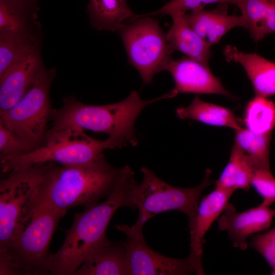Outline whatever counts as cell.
Wrapping results in <instances>:
<instances>
[{
  "instance_id": "16",
  "label": "cell",
  "mask_w": 275,
  "mask_h": 275,
  "mask_svg": "<svg viewBox=\"0 0 275 275\" xmlns=\"http://www.w3.org/2000/svg\"><path fill=\"white\" fill-rule=\"evenodd\" d=\"M226 60L240 64L250 79L255 96L275 95V63L256 53H245L236 47L226 46L223 50Z\"/></svg>"
},
{
  "instance_id": "7",
  "label": "cell",
  "mask_w": 275,
  "mask_h": 275,
  "mask_svg": "<svg viewBox=\"0 0 275 275\" xmlns=\"http://www.w3.org/2000/svg\"><path fill=\"white\" fill-rule=\"evenodd\" d=\"M54 69L43 66L22 98L10 108L0 111V124L15 133L32 151L43 146L53 109L49 90Z\"/></svg>"
},
{
  "instance_id": "26",
  "label": "cell",
  "mask_w": 275,
  "mask_h": 275,
  "mask_svg": "<svg viewBox=\"0 0 275 275\" xmlns=\"http://www.w3.org/2000/svg\"><path fill=\"white\" fill-rule=\"evenodd\" d=\"M235 131L234 141L251 158L255 168L270 169L271 134H257L242 127Z\"/></svg>"
},
{
  "instance_id": "11",
  "label": "cell",
  "mask_w": 275,
  "mask_h": 275,
  "mask_svg": "<svg viewBox=\"0 0 275 275\" xmlns=\"http://www.w3.org/2000/svg\"><path fill=\"white\" fill-rule=\"evenodd\" d=\"M175 83L171 91L174 97L180 93L218 94L235 100L223 86L220 79L210 71L208 65L187 57L174 60L167 68Z\"/></svg>"
},
{
  "instance_id": "17",
  "label": "cell",
  "mask_w": 275,
  "mask_h": 275,
  "mask_svg": "<svg viewBox=\"0 0 275 275\" xmlns=\"http://www.w3.org/2000/svg\"><path fill=\"white\" fill-rule=\"evenodd\" d=\"M73 275H131L124 241L108 240L91 253Z\"/></svg>"
},
{
  "instance_id": "10",
  "label": "cell",
  "mask_w": 275,
  "mask_h": 275,
  "mask_svg": "<svg viewBox=\"0 0 275 275\" xmlns=\"http://www.w3.org/2000/svg\"><path fill=\"white\" fill-rule=\"evenodd\" d=\"M115 227L126 236L124 241L131 275L204 274L202 261L190 253L185 258L162 255L147 244L142 228L127 225Z\"/></svg>"
},
{
  "instance_id": "4",
  "label": "cell",
  "mask_w": 275,
  "mask_h": 275,
  "mask_svg": "<svg viewBox=\"0 0 275 275\" xmlns=\"http://www.w3.org/2000/svg\"><path fill=\"white\" fill-rule=\"evenodd\" d=\"M51 163L14 169L0 182V253L8 251L38 207Z\"/></svg>"
},
{
  "instance_id": "14",
  "label": "cell",
  "mask_w": 275,
  "mask_h": 275,
  "mask_svg": "<svg viewBox=\"0 0 275 275\" xmlns=\"http://www.w3.org/2000/svg\"><path fill=\"white\" fill-rule=\"evenodd\" d=\"M184 19L210 46L219 42L222 37L235 27L244 28L241 15H230L227 4L220 3L214 9H203L182 15Z\"/></svg>"
},
{
  "instance_id": "18",
  "label": "cell",
  "mask_w": 275,
  "mask_h": 275,
  "mask_svg": "<svg viewBox=\"0 0 275 275\" xmlns=\"http://www.w3.org/2000/svg\"><path fill=\"white\" fill-rule=\"evenodd\" d=\"M172 19L173 24L166 33L172 51H180L190 59L208 65L211 46L191 28L182 15Z\"/></svg>"
},
{
  "instance_id": "20",
  "label": "cell",
  "mask_w": 275,
  "mask_h": 275,
  "mask_svg": "<svg viewBox=\"0 0 275 275\" xmlns=\"http://www.w3.org/2000/svg\"><path fill=\"white\" fill-rule=\"evenodd\" d=\"M87 12L94 28L116 32L136 15L126 0H89Z\"/></svg>"
},
{
  "instance_id": "28",
  "label": "cell",
  "mask_w": 275,
  "mask_h": 275,
  "mask_svg": "<svg viewBox=\"0 0 275 275\" xmlns=\"http://www.w3.org/2000/svg\"><path fill=\"white\" fill-rule=\"evenodd\" d=\"M251 186L262 198V204L270 206L275 203V177L270 169H255Z\"/></svg>"
},
{
  "instance_id": "19",
  "label": "cell",
  "mask_w": 275,
  "mask_h": 275,
  "mask_svg": "<svg viewBox=\"0 0 275 275\" xmlns=\"http://www.w3.org/2000/svg\"><path fill=\"white\" fill-rule=\"evenodd\" d=\"M178 118L193 119L215 126L229 127L236 130L242 127L243 120L234 111L223 106L207 102L196 95L187 106L178 107L176 110Z\"/></svg>"
},
{
  "instance_id": "30",
  "label": "cell",
  "mask_w": 275,
  "mask_h": 275,
  "mask_svg": "<svg viewBox=\"0 0 275 275\" xmlns=\"http://www.w3.org/2000/svg\"><path fill=\"white\" fill-rule=\"evenodd\" d=\"M250 245L264 258L271 269L275 268V228L252 235Z\"/></svg>"
},
{
  "instance_id": "15",
  "label": "cell",
  "mask_w": 275,
  "mask_h": 275,
  "mask_svg": "<svg viewBox=\"0 0 275 275\" xmlns=\"http://www.w3.org/2000/svg\"><path fill=\"white\" fill-rule=\"evenodd\" d=\"M233 191L215 187L199 203L190 230V253L202 260L204 237L214 222L220 216Z\"/></svg>"
},
{
  "instance_id": "6",
  "label": "cell",
  "mask_w": 275,
  "mask_h": 275,
  "mask_svg": "<svg viewBox=\"0 0 275 275\" xmlns=\"http://www.w3.org/2000/svg\"><path fill=\"white\" fill-rule=\"evenodd\" d=\"M116 148H119L118 144L108 137L100 141L76 128L48 129L45 142L40 147L21 155L0 156L1 168L3 173H7L15 169L38 164L85 163L96 159L105 149Z\"/></svg>"
},
{
  "instance_id": "32",
  "label": "cell",
  "mask_w": 275,
  "mask_h": 275,
  "mask_svg": "<svg viewBox=\"0 0 275 275\" xmlns=\"http://www.w3.org/2000/svg\"><path fill=\"white\" fill-rule=\"evenodd\" d=\"M23 2L34 7H37L36 3L38 0H20Z\"/></svg>"
},
{
  "instance_id": "29",
  "label": "cell",
  "mask_w": 275,
  "mask_h": 275,
  "mask_svg": "<svg viewBox=\"0 0 275 275\" xmlns=\"http://www.w3.org/2000/svg\"><path fill=\"white\" fill-rule=\"evenodd\" d=\"M31 151L15 133L0 124V156H19Z\"/></svg>"
},
{
  "instance_id": "13",
  "label": "cell",
  "mask_w": 275,
  "mask_h": 275,
  "mask_svg": "<svg viewBox=\"0 0 275 275\" xmlns=\"http://www.w3.org/2000/svg\"><path fill=\"white\" fill-rule=\"evenodd\" d=\"M43 66L40 45L0 78V111L10 108L22 98Z\"/></svg>"
},
{
  "instance_id": "3",
  "label": "cell",
  "mask_w": 275,
  "mask_h": 275,
  "mask_svg": "<svg viewBox=\"0 0 275 275\" xmlns=\"http://www.w3.org/2000/svg\"><path fill=\"white\" fill-rule=\"evenodd\" d=\"M173 97L170 91L145 100L133 90L121 101L98 105L83 103L74 96L67 97L63 99L61 108L53 109L52 126L50 130L76 128L102 132L115 141L119 148L128 145L136 146L138 140L134 125L141 112L152 103Z\"/></svg>"
},
{
  "instance_id": "2",
  "label": "cell",
  "mask_w": 275,
  "mask_h": 275,
  "mask_svg": "<svg viewBox=\"0 0 275 275\" xmlns=\"http://www.w3.org/2000/svg\"><path fill=\"white\" fill-rule=\"evenodd\" d=\"M125 170L115 168L101 154L85 163H51L41 185L38 206L45 205L64 216L74 206L89 208L112 192Z\"/></svg>"
},
{
  "instance_id": "1",
  "label": "cell",
  "mask_w": 275,
  "mask_h": 275,
  "mask_svg": "<svg viewBox=\"0 0 275 275\" xmlns=\"http://www.w3.org/2000/svg\"><path fill=\"white\" fill-rule=\"evenodd\" d=\"M137 184L134 172L125 166L121 177L103 202L75 213L62 245L50 255L49 274L73 275L91 253L109 240L106 230L117 210L122 207L134 209L132 196Z\"/></svg>"
},
{
  "instance_id": "31",
  "label": "cell",
  "mask_w": 275,
  "mask_h": 275,
  "mask_svg": "<svg viewBox=\"0 0 275 275\" xmlns=\"http://www.w3.org/2000/svg\"><path fill=\"white\" fill-rule=\"evenodd\" d=\"M266 34L275 33V0H271L265 21Z\"/></svg>"
},
{
  "instance_id": "5",
  "label": "cell",
  "mask_w": 275,
  "mask_h": 275,
  "mask_svg": "<svg viewBox=\"0 0 275 275\" xmlns=\"http://www.w3.org/2000/svg\"><path fill=\"white\" fill-rule=\"evenodd\" d=\"M63 214L41 205L10 249L0 253V275L49 274L50 243Z\"/></svg>"
},
{
  "instance_id": "24",
  "label": "cell",
  "mask_w": 275,
  "mask_h": 275,
  "mask_svg": "<svg viewBox=\"0 0 275 275\" xmlns=\"http://www.w3.org/2000/svg\"><path fill=\"white\" fill-rule=\"evenodd\" d=\"M243 124L251 132L272 134L275 128V102L266 97L255 96L246 104Z\"/></svg>"
},
{
  "instance_id": "9",
  "label": "cell",
  "mask_w": 275,
  "mask_h": 275,
  "mask_svg": "<svg viewBox=\"0 0 275 275\" xmlns=\"http://www.w3.org/2000/svg\"><path fill=\"white\" fill-rule=\"evenodd\" d=\"M121 36L128 61L139 72L144 84L166 70L173 61L166 33L150 16L136 15L117 32Z\"/></svg>"
},
{
  "instance_id": "27",
  "label": "cell",
  "mask_w": 275,
  "mask_h": 275,
  "mask_svg": "<svg viewBox=\"0 0 275 275\" xmlns=\"http://www.w3.org/2000/svg\"><path fill=\"white\" fill-rule=\"evenodd\" d=\"M232 0H172L160 9L144 14L147 16L169 15L172 18L181 16L188 11H196L204 9L205 6L213 3L232 4Z\"/></svg>"
},
{
  "instance_id": "22",
  "label": "cell",
  "mask_w": 275,
  "mask_h": 275,
  "mask_svg": "<svg viewBox=\"0 0 275 275\" xmlns=\"http://www.w3.org/2000/svg\"><path fill=\"white\" fill-rule=\"evenodd\" d=\"M37 7L20 0H0V34L27 35L37 33Z\"/></svg>"
},
{
  "instance_id": "25",
  "label": "cell",
  "mask_w": 275,
  "mask_h": 275,
  "mask_svg": "<svg viewBox=\"0 0 275 275\" xmlns=\"http://www.w3.org/2000/svg\"><path fill=\"white\" fill-rule=\"evenodd\" d=\"M271 0H232L241 12L244 28L255 41L262 40L266 35L265 21Z\"/></svg>"
},
{
  "instance_id": "33",
  "label": "cell",
  "mask_w": 275,
  "mask_h": 275,
  "mask_svg": "<svg viewBox=\"0 0 275 275\" xmlns=\"http://www.w3.org/2000/svg\"><path fill=\"white\" fill-rule=\"evenodd\" d=\"M270 274L275 275V268L272 269L271 271L270 272Z\"/></svg>"
},
{
  "instance_id": "12",
  "label": "cell",
  "mask_w": 275,
  "mask_h": 275,
  "mask_svg": "<svg viewBox=\"0 0 275 275\" xmlns=\"http://www.w3.org/2000/svg\"><path fill=\"white\" fill-rule=\"evenodd\" d=\"M274 216L275 209L262 203L238 212L229 202L218 218V228L227 231L235 248L245 250L248 238L269 229Z\"/></svg>"
},
{
  "instance_id": "21",
  "label": "cell",
  "mask_w": 275,
  "mask_h": 275,
  "mask_svg": "<svg viewBox=\"0 0 275 275\" xmlns=\"http://www.w3.org/2000/svg\"><path fill=\"white\" fill-rule=\"evenodd\" d=\"M255 169L251 158L234 141L229 160L215 181V187L233 192L237 189L249 191Z\"/></svg>"
},
{
  "instance_id": "8",
  "label": "cell",
  "mask_w": 275,
  "mask_h": 275,
  "mask_svg": "<svg viewBox=\"0 0 275 275\" xmlns=\"http://www.w3.org/2000/svg\"><path fill=\"white\" fill-rule=\"evenodd\" d=\"M141 171L143 179L135 186L132 196L135 208L139 209V216L133 226L143 228L147 221L156 215L171 210H177L186 214L190 225L195 218L203 190L211 184V170H205L202 182L189 188L171 185L158 177L147 167Z\"/></svg>"
},
{
  "instance_id": "23",
  "label": "cell",
  "mask_w": 275,
  "mask_h": 275,
  "mask_svg": "<svg viewBox=\"0 0 275 275\" xmlns=\"http://www.w3.org/2000/svg\"><path fill=\"white\" fill-rule=\"evenodd\" d=\"M37 33L27 35L0 34V78L22 57L40 45Z\"/></svg>"
}]
</instances>
